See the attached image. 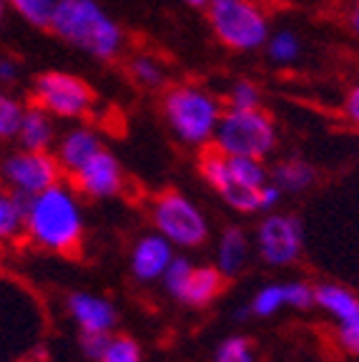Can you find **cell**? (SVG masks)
Listing matches in <instances>:
<instances>
[{
    "instance_id": "obj_1",
    "label": "cell",
    "mask_w": 359,
    "mask_h": 362,
    "mask_svg": "<svg viewBox=\"0 0 359 362\" xmlns=\"http://www.w3.org/2000/svg\"><path fill=\"white\" fill-rule=\"evenodd\" d=\"M23 232L40 249L56 255H73L83 242L86 221L73 184L58 181L35 197L25 199Z\"/></svg>"
},
{
    "instance_id": "obj_2",
    "label": "cell",
    "mask_w": 359,
    "mask_h": 362,
    "mask_svg": "<svg viewBox=\"0 0 359 362\" xmlns=\"http://www.w3.org/2000/svg\"><path fill=\"white\" fill-rule=\"evenodd\" d=\"M48 28L95 61H113L126 48L121 23L98 0H56Z\"/></svg>"
},
{
    "instance_id": "obj_3",
    "label": "cell",
    "mask_w": 359,
    "mask_h": 362,
    "mask_svg": "<svg viewBox=\"0 0 359 362\" xmlns=\"http://www.w3.org/2000/svg\"><path fill=\"white\" fill-rule=\"evenodd\" d=\"M161 111L169 129L174 131L181 144L204 148L213 141L224 106L211 90L201 88V86L176 83L163 93Z\"/></svg>"
},
{
    "instance_id": "obj_4",
    "label": "cell",
    "mask_w": 359,
    "mask_h": 362,
    "mask_svg": "<svg viewBox=\"0 0 359 362\" xmlns=\"http://www.w3.org/2000/svg\"><path fill=\"white\" fill-rule=\"evenodd\" d=\"M279 144L276 124L264 108H224L211 146L226 156L266 158Z\"/></svg>"
},
{
    "instance_id": "obj_5",
    "label": "cell",
    "mask_w": 359,
    "mask_h": 362,
    "mask_svg": "<svg viewBox=\"0 0 359 362\" xmlns=\"http://www.w3.org/2000/svg\"><path fill=\"white\" fill-rule=\"evenodd\" d=\"M208 23L221 45L236 53H254L266 45L269 18L254 0H211Z\"/></svg>"
},
{
    "instance_id": "obj_6",
    "label": "cell",
    "mask_w": 359,
    "mask_h": 362,
    "mask_svg": "<svg viewBox=\"0 0 359 362\" xmlns=\"http://www.w3.org/2000/svg\"><path fill=\"white\" fill-rule=\"evenodd\" d=\"M151 221L161 237L174 247L194 249L208 239V219L196 202H191L181 192H161L151 204Z\"/></svg>"
},
{
    "instance_id": "obj_7",
    "label": "cell",
    "mask_w": 359,
    "mask_h": 362,
    "mask_svg": "<svg viewBox=\"0 0 359 362\" xmlns=\"http://www.w3.org/2000/svg\"><path fill=\"white\" fill-rule=\"evenodd\" d=\"M30 98L35 106L48 111L53 119L81 121L93 108V90L81 76L66 71H43L30 86Z\"/></svg>"
},
{
    "instance_id": "obj_8",
    "label": "cell",
    "mask_w": 359,
    "mask_h": 362,
    "mask_svg": "<svg viewBox=\"0 0 359 362\" xmlns=\"http://www.w3.org/2000/svg\"><path fill=\"white\" fill-rule=\"evenodd\" d=\"M61 164L56 153L51 151H30V148H18L8 153L0 164V176L11 192L18 197L30 199L40 194L43 189L53 187L61 181Z\"/></svg>"
},
{
    "instance_id": "obj_9",
    "label": "cell",
    "mask_w": 359,
    "mask_h": 362,
    "mask_svg": "<svg viewBox=\"0 0 359 362\" xmlns=\"http://www.w3.org/2000/svg\"><path fill=\"white\" fill-rule=\"evenodd\" d=\"M304 249V232L297 216L266 214L257 226V252L266 264L286 267L299 259Z\"/></svg>"
},
{
    "instance_id": "obj_10",
    "label": "cell",
    "mask_w": 359,
    "mask_h": 362,
    "mask_svg": "<svg viewBox=\"0 0 359 362\" xmlns=\"http://www.w3.org/2000/svg\"><path fill=\"white\" fill-rule=\"evenodd\" d=\"M314 305L337 322L339 345L359 357V297L339 284H317Z\"/></svg>"
},
{
    "instance_id": "obj_11",
    "label": "cell",
    "mask_w": 359,
    "mask_h": 362,
    "mask_svg": "<svg viewBox=\"0 0 359 362\" xmlns=\"http://www.w3.org/2000/svg\"><path fill=\"white\" fill-rule=\"evenodd\" d=\"M76 192L88 199H111L124 189V169L121 161L106 146L86 161L81 169L68 176Z\"/></svg>"
},
{
    "instance_id": "obj_12",
    "label": "cell",
    "mask_w": 359,
    "mask_h": 362,
    "mask_svg": "<svg viewBox=\"0 0 359 362\" xmlns=\"http://www.w3.org/2000/svg\"><path fill=\"white\" fill-rule=\"evenodd\" d=\"M174 259V244L161 234H146L131 252V272L139 282H156Z\"/></svg>"
},
{
    "instance_id": "obj_13",
    "label": "cell",
    "mask_w": 359,
    "mask_h": 362,
    "mask_svg": "<svg viewBox=\"0 0 359 362\" xmlns=\"http://www.w3.org/2000/svg\"><path fill=\"white\" fill-rule=\"evenodd\" d=\"M103 148V139L101 134L90 126H73V129H68L66 134H61V139L56 141V158L58 164H61L63 174H73L76 169L88 161L93 153H98Z\"/></svg>"
},
{
    "instance_id": "obj_14",
    "label": "cell",
    "mask_w": 359,
    "mask_h": 362,
    "mask_svg": "<svg viewBox=\"0 0 359 362\" xmlns=\"http://www.w3.org/2000/svg\"><path fill=\"white\" fill-rule=\"evenodd\" d=\"M68 312L81 332H98L108 334L116 327V307L103 297H95L88 292H76L68 297Z\"/></svg>"
},
{
    "instance_id": "obj_15",
    "label": "cell",
    "mask_w": 359,
    "mask_h": 362,
    "mask_svg": "<svg viewBox=\"0 0 359 362\" xmlns=\"http://www.w3.org/2000/svg\"><path fill=\"white\" fill-rule=\"evenodd\" d=\"M16 139L20 141V148L51 151V146L56 144V119L48 111H43L40 106L30 103V106H25V113H23L20 129H18Z\"/></svg>"
},
{
    "instance_id": "obj_16",
    "label": "cell",
    "mask_w": 359,
    "mask_h": 362,
    "mask_svg": "<svg viewBox=\"0 0 359 362\" xmlns=\"http://www.w3.org/2000/svg\"><path fill=\"white\" fill-rule=\"evenodd\" d=\"M221 282H224V274L216 267H194L176 300L189 307H206L219 297Z\"/></svg>"
},
{
    "instance_id": "obj_17",
    "label": "cell",
    "mask_w": 359,
    "mask_h": 362,
    "mask_svg": "<svg viewBox=\"0 0 359 362\" xmlns=\"http://www.w3.org/2000/svg\"><path fill=\"white\" fill-rule=\"evenodd\" d=\"M249 247L252 244H249V237L244 229H239V226L224 229V234L219 239V249H216V269L224 277H236L249 259Z\"/></svg>"
},
{
    "instance_id": "obj_18",
    "label": "cell",
    "mask_w": 359,
    "mask_h": 362,
    "mask_svg": "<svg viewBox=\"0 0 359 362\" xmlns=\"http://www.w3.org/2000/svg\"><path fill=\"white\" fill-rule=\"evenodd\" d=\"M269 179L274 181L284 194H299V192H307V189L314 184L317 171H314V166L309 164V161H304V158L289 156L274 166Z\"/></svg>"
},
{
    "instance_id": "obj_19",
    "label": "cell",
    "mask_w": 359,
    "mask_h": 362,
    "mask_svg": "<svg viewBox=\"0 0 359 362\" xmlns=\"http://www.w3.org/2000/svg\"><path fill=\"white\" fill-rule=\"evenodd\" d=\"M129 76L136 86L156 90L166 86V66L153 53H134L129 58Z\"/></svg>"
},
{
    "instance_id": "obj_20",
    "label": "cell",
    "mask_w": 359,
    "mask_h": 362,
    "mask_svg": "<svg viewBox=\"0 0 359 362\" xmlns=\"http://www.w3.org/2000/svg\"><path fill=\"white\" fill-rule=\"evenodd\" d=\"M25 219V199L8 187H0V242L16 239L23 232Z\"/></svg>"
},
{
    "instance_id": "obj_21",
    "label": "cell",
    "mask_w": 359,
    "mask_h": 362,
    "mask_svg": "<svg viewBox=\"0 0 359 362\" xmlns=\"http://www.w3.org/2000/svg\"><path fill=\"white\" fill-rule=\"evenodd\" d=\"M229 174L231 187H247V189H261L269 181V171L264 166V158L252 156H229Z\"/></svg>"
},
{
    "instance_id": "obj_22",
    "label": "cell",
    "mask_w": 359,
    "mask_h": 362,
    "mask_svg": "<svg viewBox=\"0 0 359 362\" xmlns=\"http://www.w3.org/2000/svg\"><path fill=\"white\" fill-rule=\"evenodd\" d=\"M199 171H201L204 181H206L213 192L224 194L226 187L231 184L229 156L224 151H219L216 146H204L201 156H199Z\"/></svg>"
},
{
    "instance_id": "obj_23",
    "label": "cell",
    "mask_w": 359,
    "mask_h": 362,
    "mask_svg": "<svg viewBox=\"0 0 359 362\" xmlns=\"http://www.w3.org/2000/svg\"><path fill=\"white\" fill-rule=\"evenodd\" d=\"M264 48H266L269 61L276 63V66H292V63H297L299 56H302V40H299V35L289 28H281V30L269 33Z\"/></svg>"
},
{
    "instance_id": "obj_24",
    "label": "cell",
    "mask_w": 359,
    "mask_h": 362,
    "mask_svg": "<svg viewBox=\"0 0 359 362\" xmlns=\"http://www.w3.org/2000/svg\"><path fill=\"white\" fill-rule=\"evenodd\" d=\"M25 103L16 98L8 88H0V141H11L20 129Z\"/></svg>"
},
{
    "instance_id": "obj_25",
    "label": "cell",
    "mask_w": 359,
    "mask_h": 362,
    "mask_svg": "<svg viewBox=\"0 0 359 362\" xmlns=\"http://www.w3.org/2000/svg\"><path fill=\"white\" fill-rule=\"evenodd\" d=\"M6 3L11 11H16L23 21L35 28H48L51 13L56 8V0H6Z\"/></svg>"
},
{
    "instance_id": "obj_26",
    "label": "cell",
    "mask_w": 359,
    "mask_h": 362,
    "mask_svg": "<svg viewBox=\"0 0 359 362\" xmlns=\"http://www.w3.org/2000/svg\"><path fill=\"white\" fill-rule=\"evenodd\" d=\"M286 307V300H284V284H269V287L259 289L254 294L252 305H249V312L257 317H271L276 312Z\"/></svg>"
},
{
    "instance_id": "obj_27",
    "label": "cell",
    "mask_w": 359,
    "mask_h": 362,
    "mask_svg": "<svg viewBox=\"0 0 359 362\" xmlns=\"http://www.w3.org/2000/svg\"><path fill=\"white\" fill-rule=\"evenodd\" d=\"M226 108H259L261 106V88L254 81L239 78L231 83L229 93H226Z\"/></svg>"
},
{
    "instance_id": "obj_28",
    "label": "cell",
    "mask_w": 359,
    "mask_h": 362,
    "mask_svg": "<svg viewBox=\"0 0 359 362\" xmlns=\"http://www.w3.org/2000/svg\"><path fill=\"white\" fill-rule=\"evenodd\" d=\"M98 362H141V347L136 339L124 337V334L108 337V345Z\"/></svg>"
},
{
    "instance_id": "obj_29",
    "label": "cell",
    "mask_w": 359,
    "mask_h": 362,
    "mask_svg": "<svg viewBox=\"0 0 359 362\" xmlns=\"http://www.w3.org/2000/svg\"><path fill=\"white\" fill-rule=\"evenodd\" d=\"M254 347L247 337H226L216 350V362H254Z\"/></svg>"
},
{
    "instance_id": "obj_30",
    "label": "cell",
    "mask_w": 359,
    "mask_h": 362,
    "mask_svg": "<svg viewBox=\"0 0 359 362\" xmlns=\"http://www.w3.org/2000/svg\"><path fill=\"white\" fill-rule=\"evenodd\" d=\"M191 269H194V264H191L186 257L174 255V259H171V264L166 267V272H163V277H161L171 297H179L181 287H184V282H186V277H189Z\"/></svg>"
},
{
    "instance_id": "obj_31",
    "label": "cell",
    "mask_w": 359,
    "mask_h": 362,
    "mask_svg": "<svg viewBox=\"0 0 359 362\" xmlns=\"http://www.w3.org/2000/svg\"><path fill=\"white\" fill-rule=\"evenodd\" d=\"M284 300L286 307L309 310V307H314V287L307 282H289L284 284Z\"/></svg>"
},
{
    "instance_id": "obj_32",
    "label": "cell",
    "mask_w": 359,
    "mask_h": 362,
    "mask_svg": "<svg viewBox=\"0 0 359 362\" xmlns=\"http://www.w3.org/2000/svg\"><path fill=\"white\" fill-rule=\"evenodd\" d=\"M108 337L111 334H98V332H81V347H83L86 357L93 362L101 360L103 350H106L108 345Z\"/></svg>"
},
{
    "instance_id": "obj_33",
    "label": "cell",
    "mask_w": 359,
    "mask_h": 362,
    "mask_svg": "<svg viewBox=\"0 0 359 362\" xmlns=\"http://www.w3.org/2000/svg\"><path fill=\"white\" fill-rule=\"evenodd\" d=\"M342 116L354 126L359 129V83L352 86V88L344 93V101H342Z\"/></svg>"
},
{
    "instance_id": "obj_34",
    "label": "cell",
    "mask_w": 359,
    "mask_h": 362,
    "mask_svg": "<svg viewBox=\"0 0 359 362\" xmlns=\"http://www.w3.org/2000/svg\"><path fill=\"white\" fill-rule=\"evenodd\" d=\"M20 76V63L11 56H0V88H11Z\"/></svg>"
},
{
    "instance_id": "obj_35",
    "label": "cell",
    "mask_w": 359,
    "mask_h": 362,
    "mask_svg": "<svg viewBox=\"0 0 359 362\" xmlns=\"http://www.w3.org/2000/svg\"><path fill=\"white\" fill-rule=\"evenodd\" d=\"M347 23H349V30L359 38V0H354L352 8L347 13Z\"/></svg>"
},
{
    "instance_id": "obj_36",
    "label": "cell",
    "mask_w": 359,
    "mask_h": 362,
    "mask_svg": "<svg viewBox=\"0 0 359 362\" xmlns=\"http://www.w3.org/2000/svg\"><path fill=\"white\" fill-rule=\"evenodd\" d=\"M184 3L191 8H206L208 6V0H184Z\"/></svg>"
},
{
    "instance_id": "obj_37",
    "label": "cell",
    "mask_w": 359,
    "mask_h": 362,
    "mask_svg": "<svg viewBox=\"0 0 359 362\" xmlns=\"http://www.w3.org/2000/svg\"><path fill=\"white\" fill-rule=\"evenodd\" d=\"M6 13H8V3L6 0H0V25H3V21H6Z\"/></svg>"
},
{
    "instance_id": "obj_38",
    "label": "cell",
    "mask_w": 359,
    "mask_h": 362,
    "mask_svg": "<svg viewBox=\"0 0 359 362\" xmlns=\"http://www.w3.org/2000/svg\"><path fill=\"white\" fill-rule=\"evenodd\" d=\"M208 3H211V0H208Z\"/></svg>"
}]
</instances>
